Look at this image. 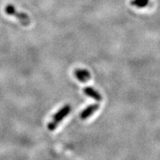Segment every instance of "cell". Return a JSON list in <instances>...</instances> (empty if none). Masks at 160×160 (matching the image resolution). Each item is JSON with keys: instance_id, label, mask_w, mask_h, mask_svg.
I'll return each instance as SVG.
<instances>
[{"instance_id": "cell-1", "label": "cell", "mask_w": 160, "mask_h": 160, "mask_svg": "<svg viewBox=\"0 0 160 160\" xmlns=\"http://www.w3.org/2000/svg\"><path fill=\"white\" fill-rule=\"evenodd\" d=\"M5 13L7 15L11 16V17H15L17 20H19V22L21 25L23 26H29L31 25V19L28 17V15L27 13H23V12L18 11L14 5H11V4H8L5 7Z\"/></svg>"}, {"instance_id": "cell-2", "label": "cell", "mask_w": 160, "mask_h": 160, "mask_svg": "<svg viewBox=\"0 0 160 160\" xmlns=\"http://www.w3.org/2000/svg\"><path fill=\"white\" fill-rule=\"evenodd\" d=\"M71 110V107L70 105H64L59 111L57 112V113L52 118L51 121L48 124V129L51 131H54L59 125V124L64 119V118H65L69 114Z\"/></svg>"}, {"instance_id": "cell-3", "label": "cell", "mask_w": 160, "mask_h": 160, "mask_svg": "<svg viewBox=\"0 0 160 160\" xmlns=\"http://www.w3.org/2000/svg\"><path fill=\"white\" fill-rule=\"evenodd\" d=\"M73 73H74L75 77L79 80L80 82L85 83L91 79V73H90V72L86 69H83V68L75 69Z\"/></svg>"}, {"instance_id": "cell-4", "label": "cell", "mask_w": 160, "mask_h": 160, "mask_svg": "<svg viewBox=\"0 0 160 160\" xmlns=\"http://www.w3.org/2000/svg\"><path fill=\"white\" fill-rule=\"evenodd\" d=\"M99 108V104H93V105L88 106V107L86 108L85 110H83V111H82V113H80V118L82 120L87 119L88 118H89L91 116L93 115Z\"/></svg>"}, {"instance_id": "cell-5", "label": "cell", "mask_w": 160, "mask_h": 160, "mask_svg": "<svg viewBox=\"0 0 160 160\" xmlns=\"http://www.w3.org/2000/svg\"><path fill=\"white\" fill-rule=\"evenodd\" d=\"M83 92L88 97L92 98V99L97 100L98 102H100L102 100V97L97 91L93 89L92 87H85L83 90Z\"/></svg>"}, {"instance_id": "cell-6", "label": "cell", "mask_w": 160, "mask_h": 160, "mask_svg": "<svg viewBox=\"0 0 160 160\" xmlns=\"http://www.w3.org/2000/svg\"><path fill=\"white\" fill-rule=\"evenodd\" d=\"M150 0H131V5L138 8H143L148 5Z\"/></svg>"}]
</instances>
